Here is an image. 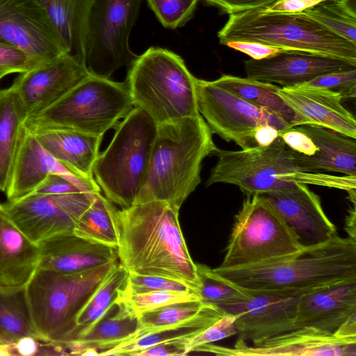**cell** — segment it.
<instances>
[{
  "label": "cell",
  "mask_w": 356,
  "mask_h": 356,
  "mask_svg": "<svg viewBox=\"0 0 356 356\" xmlns=\"http://www.w3.org/2000/svg\"><path fill=\"white\" fill-rule=\"evenodd\" d=\"M179 211L162 201L118 209V259L129 274L173 280L198 294L200 281L179 225Z\"/></svg>",
  "instance_id": "cell-1"
},
{
  "label": "cell",
  "mask_w": 356,
  "mask_h": 356,
  "mask_svg": "<svg viewBox=\"0 0 356 356\" xmlns=\"http://www.w3.org/2000/svg\"><path fill=\"white\" fill-rule=\"evenodd\" d=\"M202 117L157 124L148 167L134 204L162 201L179 210L201 182L203 160L218 147Z\"/></svg>",
  "instance_id": "cell-2"
},
{
  "label": "cell",
  "mask_w": 356,
  "mask_h": 356,
  "mask_svg": "<svg viewBox=\"0 0 356 356\" xmlns=\"http://www.w3.org/2000/svg\"><path fill=\"white\" fill-rule=\"evenodd\" d=\"M244 288L308 291L356 280V239L338 234L273 262L212 268Z\"/></svg>",
  "instance_id": "cell-3"
},
{
  "label": "cell",
  "mask_w": 356,
  "mask_h": 356,
  "mask_svg": "<svg viewBox=\"0 0 356 356\" xmlns=\"http://www.w3.org/2000/svg\"><path fill=\"white\" fill-rule=\"evenodd\" d=\"M211 156L218 161L211 170L206 186L229 184L245 195L264 194L296 183L355 191L356 176L330 175L302 170L296 163L293 151L279 136L266 147L248 149H217Z\"/></svg>",
  "instance_id": "cell-4"
},
{
  "label": "cell",
  "mask_w": 356,
  "mask_h": 356,
  "mask_svg": "<svg viewBox=\"0 0 356 356\" xmlns=\"http://www.w3.org/2000/svg\"><path fill=\"white\" fill-rule=\"evenodd\" d=\"M129 67L126 82L134 106L156 124L200 115L197 79L178 54L152 47Z\"/></svg>",
  "instance_id": "cell-5"
},
{
  "label": "cell",
  "mask_w": 356,
  "mask_h": 356,
  "mask_svg": "<svg viewBox=\"0 0 356 356\" xmlns=\"http://www.w3.org/2000/svg\"><path fill=\"white\" fill-rule=\"evenodd\" d=\"M117 263L70 274L37 268L26 291L33 323L42 341L61 346L72 341L79 312Z\"/></svg>",
  "instance_id": "cell-6"
},
{
  "label": "cell",
  "mask_w": 356,
  "mask_h": 356,
  "mask_svg": "<svg viewBox=\"0 0 356 356\" xmlns=\"http://www.w3.org/2000/svg\"><path fill=\"white\" fill-rule=\"evenodd\" d=\"M218 37L223 45L228 41H254L356 63V44L302 13L264 14L258 8L231 13Z\"/></svg>",
  "instance_id": "cell-7"
},
{
  "label": "cell",
  "mask_w": 356,
  "mask_h": 356,
  "mask_svg": "<svg viewBox=\"0 0 356 356\" xmlns=\"http://www.w3.org/2000/svg\"><path fill=\"white\" fill-rule=\"evenodd\" d=\"M107 148L99 153L93 177L105 197L126 209L135 202L149 164L157 124L134 108L115 128Z\"/></svg>",
  "instance_id": "cell-8"
},
{
  "label": "cell",
  "mask_w": 356,
  "mask_h": 356,
  "mask_svg": "<svg viewBox=\"0 0 356 356\" xmlns=\"http://www.w3.org/2000/svg\"><path fill=\"white\" fill-rule=\"evenodd\" d=\"M134 108L125 81L90 74L59 101L27 118L26 129H65L104 136Z\"/></svg>",
  "instance_id": "cell-9"
},
{
  "label": "cell",
  "mask_w": 356,
  "mask_h": 356,
  "mask_svg": "<svg viewBox=\"0 0 356 356\" xmlns=\"http://www.w3.org/2000/svg\"><path fill=\"white\" fill-rule=\"evenodd\" d=\"M305 247L264 195H245L235 215L219 267L280 261L298 254Z\"/></svg>",
  "instance_id": "cell-10"
},
{
  "label": "cell",
  "mask_w": 356,
  "mask_h": 356,
  "mask_svg": "<svg viewBox=\"0 0 356 356\" xmlns=\"http://www.w3.org/2000/svg\"><path fill=\"white\" fill-rule=\"evenodd\" d=\"M142 0H95L90 15L86 65L92 75L109 78L138 57L129 39Z\"/></svg>",
  "instance_id": "cell-11"
},
{
  "label": "cell",
  "mask_w": 356,
  "mask_h": 356,
  "mask_svg": "<svg viewBox=\"0 0 356 356\" xmlns=\"http://www.w3.org/2000/svg\"><path fill=\"white\" fill-rule=\"evenodd\" d=\"M197 103L200 114L211 132L241 149L257 147L254 131L259 125H270L279 131L293 127L289 122L254 106L212 81L197 79Z\"/></svg>",
  "instance_id": "cell-12"
},
{
  "label": "cell",
  "mask_w": 356,
  "mask_h": 356,
  "mask_svg": "<svg viewBox=\"0 0 356 356\" xmlns=\"http://www.w3.org/2000/svg\"><path fill=\"white\" fill-rule=\"evenodd\" d=\"M95 193L79 191L47 195L32 192L3 204L15 225L39 245L55 237L74 234L76 221L90 206Z\"/></svg>",
  "instance_id": "cell-13"
},
{
  "label": "cell",
  "mask_w": 356,
  "mask_h": 356,
  "mask_svg": "<svg viewBox=\"0 0 356 356\" xmlns=\"http://www.w3.org/2000/svg\"><path fill=\"white\" fill-rule=\"evenodd\" d=\"M193 352L221 356H355L356 337H341L305 326L272 337L255 346H248L238 339L234 348L211 343L198 346Z\"/></svg>",
  "instance_id": "cell-14"
},
{
  "label": "cell",
  "mask_w": 356,
  "mask_h": 356,
  "mask_svg": "<svg viewBox=\"0 0 356 356\" xmlns=\"http://www.w3.org/2000/svg\"><path fill=\"white\" fill-rule=\"evenodd\" d=\"M245 289L247 299L227 312L236 315L238 339L254 346L293 330L300 296L311 291Z\"/></svg>",
  "instance_id": "cell-15"
},
{
  "label": "cell",
  "mask_w": 356,
  "mask_h": 356,
  "mask_svg": "<svg viewBox=\"0 0 356 356\" xmlns=\"http://www.w3.org/2000/svg\"><path fill=\"white\" fill-rule=\"evenodd\" d=\"M0 42L19 47L39 65L67 54L35 0H0Z\"/></svg>",
  "instance_id": "cell-16"
},
{
  "label": "cell",
  "mask_w": 356,
  "mask_h": 356,
  "mask_svg": "<svg viewBox=\"0 0 356 356\" xmlns=\"http://www.w3.org/2000/svg\"><path fill=\"white\" fill-rule=\"evenodd\" d=\"M90 74L85 63L66 54L21 73L13 84L29 118L59 101Z\"/></svg>",
  "instance_id": "cell-17"
},
{
  "label": "cell",
  "mask_w": 356,
  "mask_h": 356,
  "mask_svg": "<svg viewBox=\"0 0 356 356\" xmlns=\"http://www.w3.org/2000/svg\"><path fill=\"white\" fill-rule=\"evenodd\" d=\"M244 68L247 78L289 88L327 73L356 69V63L304 51L286 50L264 59L247 60Z\"/></svg>",
  "instance_id": "cell-18"
},
{
  "label": "cell",
  "mask_w": 356,
  "mask_h": 356,
  "mask_svg": "<svg viewBox=\"0 0 356 356\" xmlns=\"http://www.w3.org/2000/svg\"><path fill=\"white\" fill-rule=\"evenodd\" d=\"M261 195L277 210L303 246L325 242L337 234L336 226L323 209L319 196L307 184L296 183Z\"/></svg>",
  "instance_id": "cell-19"
},
{
  "label": "cell",
  "mask_w": 356,
  "mask_h": 356,
  "mask_svg": "<svg viewBox=\"0 0 356 356\" xmlns=\"http://www.w3.org/2000/svg\"><path fill=\"white\" fill-rule=\"evenodd\" d=\"M50 174L62 176L86 193L101 191L96 182L78 176L58 161L26 129L6 192L8 200L33 192Z\"/></svg>",
  "instance_id": "cell-20"
},
{
  "label": "cell",
  "mask_w": 356,
  "mask_h": 356,
  "mask_svg": "<svg viewBox=\"0 0 356 356\" xmlns=\"http://www.w3.org/2000/svg\"><path fill=\"white\" fill-rule=\"evenodd\" d=\"M356 314V280L313 289L299 298L294 329L312 327L334 333Z\"/></svg>",
  "instance_id": "cell-21"
},
{
  "label": "cell",
  "mask_w": 356,
  "mask_h": 356,
  "mask_svg": "<svg viewBox=\"0 0 356 356\" xmlns=\"http://www.w3.org/2000/svg\"><path fill=\"white\" fill-rule=\"evenodd\" d=\"M278 94L309 124L321 126L355 140V118L341 104L339 94L305 85L280 87Z\"/></svg>",
  "instance_id": "cell-22"
},
{
  "label": "cell",
  "mask_w": 356,
  "mask_h": 356,
  "mask_svg": "<svg viewBox=\"0 0 356 356\" xmlns=\"http://www.w3.org/2000/svg\"><path fill=\"white\" fill-rule=\"evenodd\" d=\"M38 245V268L59 273L82 272L118 259V248L74 234L55 237Z\"/></svg>",
  "instance_id": "cell-23"
},
{
  "label": "cell",
  "mask_w": 356,
  "mask_h": 356,
  "mask_svg": "<svg viewBox=\"0 0 356 356\" xmlns=\"http://www.w3.org/2000/svg\"><path fill=\"white\" fill-rule=\"evenodd\" d=\"M28 131L33 134L49 154L65 167L78 176L95 182L93 166L99 154L103 136L65 129Z\"/></svg>",
  "instance_id": "cell-24"
},
{
  "label": "cell",
  "mask_w": 356,
  "mask_h": 356,
  "mask_svg": "<svg viewBox=\"0 0 356 356\" xmlns=\"http://www.w3.org/2000/svg\"><path fill=\"white\" fill-rule=\"evenodd\" d=\"M305 133L317 147L311 156L293 152L297 165L304 171H328L356 176V143L325 127L312 124L295 126Z\"/></svg>",
  "instance_id": "cell-25"
},
{
  "label": "cell",
  "mask_w": 356,
  "mask_h": 356,
  "mask_svg": "<svg viewBox=\"0 0 356 356\" xmlns=\"http://www.w3.org/2000/svg\"><path fill=\"white\" fill-rule=\"evenodd\" d=\"M138 315L133 307L118 296L106 312L82 336L62 346L68 355H82L89 348L99 352L128 340L138 327Z\"/></svg>",
  "instance_id": "cell-26"
},
{
  "label": "cell",
  "mask_w": 356,
  "mask_h": 356,
  "mask_svg": "<svg viewBox=\"0 0 356 356\" xmlns=\"http://www.w3.org/2000/svg\"><path fill=\"white\" fill-rule=\"evenodd\" d=\"M39 245L12 221L0 203V284L26 285L38 266Z\"/></svg>",
  "instance_id": "cell-27"
},
{
  "label": "cell",
  "mask_w": 356,
  "mask_h": 356,
  "mask_svg": "<svg viewBox=\"0 0 356 356\" xmlns=\"http://www.w3.org/2000/svg\"><path fill=\"white\" fill-rule=\"evenodd\" d=\"M225 312L202 300L163 306L140 314L136 330L127 341L165 330L204 327L219 319Z\"/></svg>",
  "instance_id": "cell-28"
},
{
  "label": "cell",
  "mask_w": 356,
  "mask_h": 356,
  "mask_svg": "<svg viewBox=\"0 0 356 356\" xmlns=\"http://www.w3.org/2000/svg\"><path fill=\"white\" fill-rule=\"evenodd\" d=\"M35 1L45 11L67 54L86 64L89 18L95 0Z\"/></svg>",
  "instance_id": "cell-29"
},
{
  "label": "cell",
  "mask_w": 356,
  "mask_h": 356,
  "mask_svg": "<svg viewBox=\"0 0 356 356\" xmlns=\"http://www.w3.org/2000/svg\"><path fill=\"white\" fill-rule=\"evenodd\" d=\"M26 119L15 86L0 90V191L5 193L26 131Z\"/></svg>",
  "instance_id": "cell-30"
},
{
  "label": "cell",
  "mask_w": 356,
  "mask_h": 356,
  "mask_svg": "<svg viewBox=\"0 0 356 356\" xmlns=\"http://www.w3.org/2000/svg\"><path fill=\"white\" fill-rule=\"evenodd\" d=\"M246 102L261 108L289 122L292 127L309 124L278 94L280 86L249 78L224 74L212 81Z\"/></svg>",
  "instance_id": "cell-31"
},
{
  "label": "cell",
  "mask_w": 356,
  "mask_h": 356,
  "mask_svg": "<svg viewBox=\"0 0 356 356\" xmlns=\"http://www.w3.org/2000/svg\"><path fill=\"white\" fill-rule=\"evenodd\" d=\"M27 336L42 341L33 323L26 285L0 284V345H11Z\"/></svg>",
  "instance_id": "cell-32"
},
{
  "label": "cell",
  "mask_w": 356,
  "mask_h": 356,
  "mask_svg": "<svg viewBox=\"0 0 356 356\" xmlns=\"http://www.w3.org/2000/svg\"><path fill=\"white\" fill-rule=\"evenodd\" d=\"M74 234L90 241L118 248L120 244L118 209L100 192L76 221Z\"/></svg>",
  "instance_id": "cell-33"
},
{
  "label": "cell",
  "mask_w": 356,
  "mask_h": 356,
  "mask_svg": "<svg viewBox=\"0 0 356 356\" xmlns=\"http://www.w3.org/2000/svg\"><path fill=\"white\" fill-rule=\"evenodd\" d=\"M128 275L120 264L117 263L112 268L79 312L71 341L84 334L106 312L117 298L118 291L124 286Z\"/></svg>",
  "instance_id": "cell-34"
},
{
  "label": "cell",
  "mask_w": 356,
  "mask_h": 356,
  "mask_svg": "<svg viewBox=\"0 0 356 356\" xmlns=\"http://www.w3.org/2000/svg\"><path fill=\"white\" fill-rule=\"evenodd\" d=\"M300 13L356 44L355 0H324Z\"/></svg>",
  "instance_id": "cell-35"
},
{
  "label": "cell",
  "mask_w": 356,
  "mask_h": 356,
  "mask_svg": "<svg viewBox=\"0 0 356 356\" xmlns=\"http://www.w3.org/2000/svg\"><path fill=\"white\" fill-rule=\"evenodd\" d=\"M196 266L200 281L198 294L202 301L227 312L247 299L245 288L221 277L206 265L196 264Z\"/></svg>",
  "instance_id": "cell-36"
},
{
  "label": "cell",
  "mask_w": 356,
  "mask_h": 356,
  "mask_svg": "<svg viewBox=\"0 0 356 356\" xmlns=\"http://www.w3.org/2000/svg\"><path fill=\"white\" fill-rule=\"evenodd\" d=\"M204 327H184L162 330L122 342L115 347L102 353L99 356H136L142 350L160 343L179 339L192 338Z\"/></svg>",
  "instance_id": "cell-37"
},
{
  "label": "cell",
  "mask_w": 356,
  "mask_h": 356,
  "mask_svg": "<svg viewBox=\"0 0 356 356\" xmlns=\"http://www.w3.org/2000/svg\"><path fill=\"white\" fill-rule=\"evenodd\" d=\"M118 296L128 302L139 316L140 314L163 306L186 301L202 300L200 296L193 291H156L144 293H127L118 291Z\"/></svg>",
  "instance_id": "cell-38"
},
{
  "label": "cell",
  "mask_w": 356,
  "mask_h": 356,
  "mask_svg": "<svg viewBox=\"0 0 356 356\" xmlns=\"http://www.w3.org/2000/svg\"><path fill=\"white\" fill-rule=\"evenodd\" d=\"M161 24L167 29L184 26L192 17L199 0H146Z\"/></svg>",
  "instance_id": "cell-39"
},
{
  "label": "cell",
  "mask_w": 356,
  "mask_h": 356,
  "mask_svg": "<svg viewBox=\"0 0 356 356\" xmlns=\"http://www.w3.org/2000/svg\"><path fill=\"white\" fill-rule=\"evenodd\" d=\"M301 85L326 89L339 94L342 99L356 97V69L327 73Z\"/></svg>",
  "instance_id": "cell-40"
},
{
  "label": "cell",
  "mask_w": 356,
  "mask_h": 356,
  "mask_svg": "<svg viewBox=\"0 0 356 356\" xmlns=\"http://www.w3.org/2000/svg\"><path fill=\"white\" fill-rule=\"evenodd\" d=\"M236 315L225 312L223 315L210 325L202 329L188 340L186 353L188 355L200 346L213 343L237 334L234 322Z\"/></svg>",
  "instance_id": "cell-41"
},
{
  "label": "cell",
  "mask_w": 356,
  "mask_h": 356,
  "mask_svg": "<svg viewBox=\"0 0 356 356\" xmlns=\"http://www.w3.org/2000/svg\"><path fill=\"white\" fill-rule=\"evenodd\" d=\"M164 290L194 291L187 285L173 280L137 274H129L127 282L122 289L123 292L133 294Z\"/></svg>",
  "instance_id": "cell-42"
},
{
  "label": "cell",
  "mask_w": 356,
  "mask_h": 356,
  "mask_svg": "<svg viewBox=\"0 0 356 356\" xmlns=\"http://www.w3.org/2000/svg\"><path fill=\"white\" fill-rule=\"evenodd\" d=\"M39 65L26 52L14 45L0 42V76L24 73Z\"/></svg>",
  "instance_id": "cell-43"
},
{
  "label": "cell",
  "mask_w": 356,
  "mask_h": 356,
  "mask_svg": "<svg viewBox=\"0 0 356 356\" xmlns=\"http://www.w3.org/2000/svg\"><path fill=\"white\" fill-rule=\"evenodd\" d=\"M279 136L290 149L296 153L311 156L317 151L312 139L296 127L280 131Z\"/></svg>",
  "instance_id": "cell-44"
},
{
  "label": "cell",
  "mask_w": 356,
  "mask_h": 356,
  "mask_svg": "<svg viewBox=\"0 0 356 356\" xmlns=\"http://www.w3.org/2000/svg\"><path fill=\"white\" fill-rule=\"evenodd\" d=\"M224 45L243 52L254 60L264 59L286 51L280 47L254 41H228Z\"/></svg>",
  "instance_id": "cell-45"
},
{
  "label": "cell",
  "mask_w": 356,
  "mask_h": 356,
  "mask_svg": "<svg viewBox=\"0 0 356 356\" xmlns=\"http://www.w3.org/2000/svg\"><path fill=\"white\" fill-rule=\"evenodd\" d=\"M79 191H83L65 178L58 175L50 174L33 192L47 195H59Z\"/></svg>",
  "instance_id": "cell-46"
},
{
  "label": "cell",
  "mask_w": 356,
  "mask_h": 356,
  "mask_svg": "<svg viewBox=\"0 0 356 356\" xmlns=\"http://www.w3.org/2000/svg\"><path fill=\"white\" fill-rule=\"evenodd\" d=\"M191 338L171 340L156 344L136 354V356L186 355V346Z\"/></svg>",
  "instance_id": "cell-47"
},
{
  "label": "cell",
  "mask_w": 356,
  "mask_h": 356,
  "mask_svg": "<svg viewBox=\"0 0 356 356\" xmlns=\"http://www.w3.org/2000/svg\"><path fill=\"white\" fill-rule=\"evenodd\" d=\"M324 0H277L266 7L259 8L264 14L296 13L312 7Z\"/></svg>",
  "instance_id": "cell-48"
},
{
  "label": "cell",
  "mask_w": 356,
  "mask_h": 356,
  "mask_svg": "<svg viewBox=\"0 0 356 356\" xmlns=\"http://www.w3.org/2000/svg\"><path fill=\"white\" fill-rule=\"evenodd\" d=\"M229 14L266 7L277 0H204Z\"/></svg>",
  "instance_id": "cell-49"
},
{
  "label": "cell",
  "mask_w": 356,
  "mask_h": 356,
  "mask_svg": "<svg viewBox=\"0 0 356 356\" xmlns=\"http://www.w3.org/2000/svg\"><path fill=\"white\" fill-rule=\"evenodd\" d=\"M279 131L270 125H259L254 131V140L257 147H266L272 144L278 137Z\"/></svg>",
  "instance_id": "cell-50"
},
{
  "label": "cell",
  "mask_w": 356,
  "mask_h": 356,
  "mask_svg": "<svg viewBox=\"0 0 356 356\" xmlns=\"http://www.w3.org/2000/svg\"><path fill=\"white\" fill-rule=\"evenodd\" d=\"M334 334L341 337H356V314L350 316Z\"/></svg>",
  "instance_id": "cell-51"
},
{
  "label": "cell",
  "mask_w": 356,
  "mask_h": 356,
  "mask_svg": "<svg viewBox=\"0 0 356 356\" xmlns=\"http://www.w3.org/2000/svg\"><path fill=\"white\" fill-rule=\"evenodd\" d=\"M346 230L348 233V236L355 238V204L348 211L346 220Z\"/></svg>",
  "instance_id": "cell-52"
},
{
  "label": "cell",
  "mask_w": 356,
  "mask_h": 356,
  "mask_svg": "<svg viewBox=\"0 0 356 356\" xmlns=\"http://www.w3.org/2000/svg\"><path fill=\"white\" fill-rule=\"evenodd\" d=\"M2 78H3V77L0 76V81H1V80L2 79Z\"/></svg>",
  "instance_id": "cell-53"
}]
</instances>
